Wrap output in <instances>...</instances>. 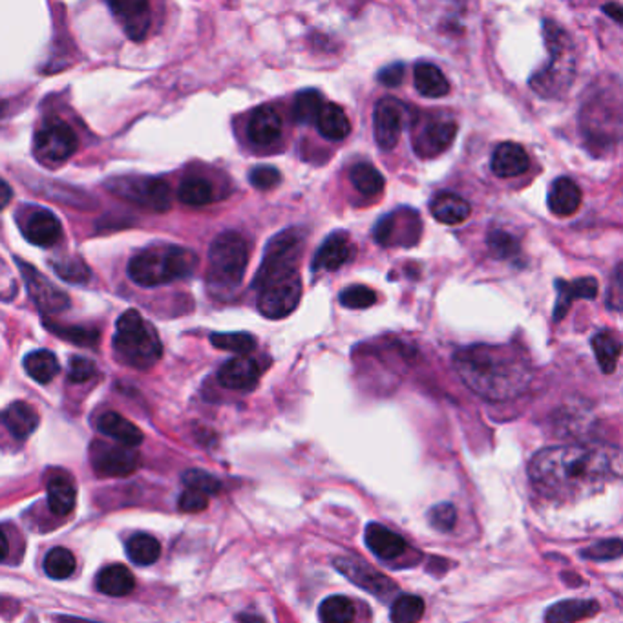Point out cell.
Here are the masks:
<instances>
[{"mask_svg": "<svg viewBox=\"0 0 623 623\" xmlns=\"http://www.w3.org/2000/svg\"><path fill=\"white\" fill-rule=\"evenodd\" d=\"M209 506V495L196 492V490H185L180 497V508L189 514L202 512Z\"/></svg>", "mask_w": 623, "mask_h": 623, "instance_id": "obj_53", "label": "cell"}, {"mask_svg": "<svg viewBox=\"0 0 623 623\" xmlns=\"http://www.w3.org/2000/svg\"><path fill=\"white\" fill-rule=\"evenodd\" d=\"M530 167L526 151L517 143H501L492 156V171L499 178L523 176Z\"/></svg>", "mask_w": 623, "mask_h": 623, "instance_id": "obj_23", "label": "cell"}, {"mask_svg": "<svg viewBox=\"0 0 623 623\" xmlns=\"http://www.w3.org/2000/svg\"><path fill=\"white\" fill-rule=\"evenodd\" d=\"M373 118L377 145L382 151L395 149L400 140L406 118V109L402 107V103L393 98H384L377 103Z\"/></svg>", "mask_w": 623, "mask_h": 623, "instance_id": "obj_15", "label": "cell"}, {"mask_svg": "<svg viewBox=\"0 0 623 623\" xmlns=\"http://www.w3.org/2000/svg\"><path fill=\"white\" fill-rule=\"evenodd\" d=\"M45 570L52 579H67L76 570V556L63 546H56L47 554Z\"/></svg>", "mask_w": 623, "mask_h": 623, "instance_id": "obj_41", "label": "cell"}, {"mask_svg": "<svg viewBox=\"0 0 623 623\" xmlns=\"http://www.w3.org/2000/svg\"><path fill=\"white\" fill-rule=\"evenodd\" d=\"M265 368L267 366H264L258 358L247 355L236 357L222 366V369L218 371V380L223 388L229 389H253Z\"/></svg>", "mask_w": 623, "mask_h": 623, "instance_id": "obj_17", "label": "cell"}, {"mask_svg": "<svg viewBox=\"0 0 623 623\" xmlns=\"http://www.w3.org/2000/svg\"><path fill=\"white\" fill-rule=\"evenodd\" d=\"M322 623H351L355 619V603L346 596H329L320 605Z\"/></svg>", "mask_w": 623, "mask_h": 623, "instance_id": "obj_39", "label": "cell"}, {"mask_svg": "<svg viewBox=\"0 0 623 623\" xmlns=\"http://www.w3.org/2000/svg\"><path fill=\"white\" fill-rule=\"evenodd\" d=\"M424 616V599L413 594L399 596L389 610L393 623H419Z\"/></svg>", "mask_w": 623, "mask_h": 623, "instance_id": "obj_38", "label": "cell"}, {"mask_svg": "<svg viewBox=\"0 0 623 623\" xmlns=\"http://www.w3.org/2000/svg\"><path fill=\"white\" fill-rule=\"evenodd\" d=\"M45 326L56 335H59L63 340H68L78 346L88 348V346H96L99 340V333L96 329L76 327V326H57V324H52L50 320H45Z\"/></svg>", "mask_w": 623, "mask_h": 623, "instance_id": "obj_44", "label": "cell"}, {"mask_svg": "<svg viewBox=\"0 0 623 623\" xmlns=\"http://www.w3.org/2000/svg\"><path fill=\"white\" fill-rule=\"evenodd\" d=\"M322 107H324V101L317 90L300 92L295 99V105H293L295 121L304 123V125L317 123V118H318Z\"/></svg>", "mask_w": 623, "mask_h": 623, "instance_id": "obj_42", "label": "cell"}, {"mask_svg": "<svg viewBox=\"0 0 623 623\" xmlns=\"http://www.w3.org/2000/svg\"><path fill=\"white\" fill-rule=\"evenodd\" d=\"M453 366L473 393L493 402L519 397L532 380L526 357L510 346L477 344L464 348L455 355Z\"/></svg>", "mask_w": 623, "mask_h": 623, "instance_id": "obj_2", "label": "cell"}, {"mask_svg": "<svg viewBox=\"0 0 623 623\" xmlns=\"http://www.w3.org/2000/svg\"><path fill=\"white\" fill-rule=\"evenodd\" d=\"M282 118L273 107H260L253 114L247 132L254 145L267 147L278 141V138L282 136Z\"/></svg>", "mask_w": 623, "mask_h": 623, "instance_id": "obj_24", "label": "cell"}, {"mask_svg": "<svg viewBox=\"0 0 623 623\" xmlns=\"http://www.w3.org/2000/svg\"><path fill=\"white\" fill-rule=\"evenodd\" d=\"M17 264H19V269L23 273L25 284L30 291V296L41 311H45L48 315H57V313H63L70 307V298L65 291H61L56 284H52L45 275H41L30 264H26L23 260H17Z\"/></svg>", "mask_w": 623, "mask_h": 623, "instance_id": "obj_13", "label": "cell"}, {"mask_svg": "<svg viewBox=\"0 0 623 623\" xmlns=\"http://www.w3.org/2000/svg\"><path fill=\"white\" fill-rule=\"evenodd\" d=\"M76 486L67 477H54L48 483V506L56 515H68L76 506Z\"/></svg>", "mask_w": 623, "mask_h": 623, "instance_id": "obj_34", "label": "cell"}, {"mask_svg": "<svg viewBox=\"0 0 623 623\" xmlns=\"http://www.w3.org/2000/svg\"><path fill=\"white\" fill-rule=\"evenodd\" d=\"M317 127H318L320 134L331 141H340V140L348 138L351 132L349 118L346 116L344 109L335 105V103H324L318 118H317Z\"/></svg>", "mask_w": 623, "mask_h": 623, "instance_id": "obj_30", "label": "cell"}, {"mask_svg": "<svg viewBox=\"0 0 623 623\" xmlns=\"http://www.w3.org/2000/svg\"><path fill=\"white\" fill-rule=\"evenodd\" d=\"M25 236L39 247H54L63 234L57 216L47 209H32L23 220Z\"/></svg>", "mask_w": 623, "mask_h": 623, "instance_id": "obj_18", "label": "cell"}, {"mask_svg": "<svg viewBox=\"0 0 623 623\" xmlns=\"http://www.w3.org/2000/svg\"><path fill=\"white\" fill-rule=\"evenodd\" d=\"M421 236V216L411 209H399L384 216L375 227V240L380 245H413Z\"/></svg>", "mask_w": 623, "mask_h": 623, "instance_id": "obj_12", "label": "cell"}, {"mask_svg": "<svg viewBox=\"0 0 623 623\" xmlns=\"http://www.w3.org/2000/svg\"><path fill=\"white\" fill-rule=\"evenodd\" d=\"M107 187L121 200L138 203L140 207L151 209L154 213H163L171 209V187L160 178H114L107 182Z\"/></svg>", "mask_w": 623, "mask_h": 623, "instance_id": "obj_8", "label": "cell"}, {"mask_svg": "<svg viewBox=\"0 0 623 623\" xmlns=\"http://www.w3.org/2000/svg\"><path fill=\"white\" fill-rule=\"evenodd\" d=\"M581 556L587 559H594V561L618 559L621 556V541L618 537H614V539H605V541L594 543V545L587 546L581 552Z\"/></svg>", "mask_w": 623, "mask_h": 623, "instance_id": "obj_49", "label": "cell"}, {"mask_svg": "<svg viewBox=\"0 0 623 623\" xmlns=\"http://www.w3.org/2000/svg\"><path fill=\"white\" fill-rule=\"evenodd\" d=\"M12 200H14L12 187L5 180H0V211H3L5 207H8Z\"/></svg>", "mask_w": 623, "mask_h": 623, "instance_id": "obj_55", "label": "cell"}, {"mask_svg": "<svg viewBox=\"0 0 623 623\" xmlns=\"http://www.w3.org/2000/svg\"><path fill=\"white\" fill-rule=\"evenodd\" d=\"M52 265L56 273L67 282L85 284L90 280V269L79 258H61V260H56Z\"/></svg>", "mask_w": 623, "mask_h": 623, "instance_id": "obj_45", "label": "cell"}, {"mask_svg": "<svg viewBox=\"0 0 623 623\" xmlns=\"http://www.w3.org/2000/svg\"><path fill=\"white\" fill-rule=\"evenodd\" d=\"M364 541L368 548L382 561H393L400 557L408 548V543L404 541V537H400L397 532L379 523H369L366 526Z\"/></svg>", "mask_w": 623, "mask_h": 623, "instance_id": "obj_19", "label": "cell"}, {"mask_svg": "<svg viewBox=\"0 0 623 623\" xmlns=\"http://www.w3.org/2000/svg\"><path fill=\"white\" fill-rule=\"evenodd\" d=\"M528 475L548 499H583L621 477V452L610 444L545 448L532 457Z\"/></svg>", "mask_w": 623, "mask_h": 623, "instance_id": "obj_1", "label": "cell"}, {"mask_svg": "<svg viewBox=\"0 0 623 623\" xmlns=\"http://www.w3.org/2000/svg\"><path fill=\"white\" fill-rule=\"evenodd\" d=\"M249 182L254 189L258 191H271L275 187L280 185L282 182V174L275 169V167H269V165H264V167H256L251 171L249 174Z\"/></svg>", "mask_w": 623, "mask_h": 623, "instance_id": "obj_50", "label": "cell"}, {"mask_svg": "<svg viewBox=\"0 0 623 623\" xmlns=\"http://www.w3.org/2000/svg\"><path fill=\"white\" fill-rule=\"evenodd\" d=\"M240 623H265L260 616H256V614H242L240 618Z\"/></svg>", "mask_w": 623, "mask_h": 623, "instance_id": "obj_57", "label": "cell"}, {"mask_svg": "<svg viewBox=\"0 0 623 623\" xmlns=\"http://www.w3.org/2000/svg\"><path fill=\"white\" fill-rule=\"evenodd\" d=\"M355 254V247L348 236V233L331 234L318 249L313 269L315 271H337L344 264H348Z\"/></svg>", "mask_w": 623, "mask_h": 623, "instance_id": "obj_20", "label": "cell"}, {"mask_svg": "<svg viewBox=\"0 0 623 623\" xmlns=\"http://www.w3.org/2000/svg\"><path fill=\"white\" fill-rule=\"evenodd\" d=\"M302 298V280L298 271L269 282L260 289L258 309L265 318L280 320L291 315Z\"/></svg>", "mask_w": 623, "mask_h": 623, "instance_id": "obj_9", "label": "cell"}, {"mask_svg": "<svg viewBox=\"0 0 623 623\" xmlns=\"http://www.w3.org/2000/svg\"><path fill=\"white\" fill-rule=\"evenodd\" d=\"M304 233L300 229H287L276 234L264 254L262 265L256 273L253 287L262 289L273 280L296 273V264L302 256Z\"/></svg>", "mask_w": 623, "mask_h": 623, "instance_id": "obj_7", "label": "cell"}, {"mask_svg": "<svg viewBox=\"0 0 623 623\" xmlns=\"http://www.w3.org/2000/svg\"><path fill=\"white\" fill-rule=\"evenodd\" d=\"M211 344L223 351L238 353L245 357L256 349V340L251 333H213Z\"/></svg>", "mask_w": 623, "mask_h": 623, "instance_id": "obj_43", "label": "cell"}, {"mask_svg": "<svg viewBox=\"0 0 623 623\" xmlns=\"http://www.w3.org/2000/svg\"><path fill=\"white\" fill-rule=\"evenodd\" d=\"M351 183L355 185V189L364 194V196H377L384 191V176L369 163H357L351 169Z\"/></svg>", "mask_w": 623, "mask_h": 623, "instance_id": "obj_37", "label": "cell"}, {"mask_svg": "<svg viewBox=\"0 0 623 623\" xmlns=\"http://www.w3.org/2000/svg\"><path fill=\"white\" fill-rule=\"evenodd\" d=\"M377 302V293L366 286H349L340 293V304L349 309H368Z\"/></svg>", "mask_w": 623, "mask_h": 623, "instance_id": "obj_46", "label": "cell"}, {"mask_svg": "<svg viewBox=\"0 0 623 623\" xmlns=\"http://www.w3.org/2000/svg\"><path fill=\"white\" fill-rule=\"evenodd\" d=\"M404 79V65L395 63L379 74V81L386 87H399Z\"/></svg>", "mask_w": 623, "mask_h": 623, "instance_id": "obj_54", "label": "cell"}, {"mask_svg": "<svg viewBox=\"0 0 623 623\" xmlns=\"http://www.w3.org/2000/svg\"><path fill=\"white\" fill-rule=\"evenodd\" d=\"M592 349L596 353V358H597V364H599L601 371L607 373V375L612 373L616 369V364H618V358H619V351H621V344L614 337V333L599 331L597 335H594Z\"/></svg>", "mask_w": 623, "mask_h": 623, "instance_id": "obj_35", "label": "cell"}, {"mask_svg": "<svg viewBox=\"0 0 623 623\" xmlns=\"http://www.w3.org/2000/svg\"><path fill=\"white\" fill-rule=\"evenodd\" d=\"M247 264V242L238 233H223L209 249V282L216 287L233 289L242 284Z\"/></svg>", "mask_w": 623, "mask_h": 623, "instance_id": "obj_6", "label": "cell"}, {"mask_svg": "<svg viewBox=\"0 0 623 623\" xmlns=\"http://www.w3.org/2000/svg\"><path fill=\"white\" fill-rule=\"evenodd\" d=\"M98 430L129 448H136L143 442V431L134 422H130L116 411L103 413L98 419Z\"/></svg>", "mask_w": 623, "mask_h": 623, "instance_id": "obj_26", "label": "cell"}, {"mask_svg": "<svg viewBox=\"0 0 623 623\" xmlns=\"http://www.w3.org/2000/svg\"><path fill=\"white\" fill-rule=\"evenodd\" d=\"M556 289H557V300H556V309H554V320L559 322L568 313L574 300L596 298L597 280L592 276H583V278H577L574 282L557 280Z\"/></svg>", "mask_w": 623, "mask_h": 623, "instance_id": "obj_22", "label": "cell"}, {"mask_svg": "<svg viewBox=\"0 0 623 623\" xmlns=\"http://www.w3.org/2000/svg\"><path fill=\"white\" fill-rule=\"evenodd\" d=\"M136 587L134 574L125 565L105 566L98 576V588L107 596H129Z\"/></svg>", "mask_w": 623, "mask_h": 623, "instance_id": "obj_31", "label": "cell"}, {"mask_svg": "<svg viewBox=\"0 0 623 623\" xmlns=\"http://www.w3.org/2000/svg\"><path fill=\"white\" fill-rule=\"evenodd\" d=\"M198 269V254L187 247L169 245L163 249H147L132 256L129 276L141 287H156L174 280L189 278Z\"/></svg>", "mask_w": 623, "mask_h": 623, "instance_id": "obj_3", "label": "cell"}, {"mask_svg": "<svg viewBox=\"0 0 623 623\" xmlns=\"http://www.w3.org/2000/svg\"><path fill=\"white\" fill-rule=\"evenodd\" d=\"M25 369H26V373H28L36 382H39V384H48V382H52V380L57 377L61 366H59L57 357H56L52 351H48V349H39V351H34V353L26 355V358H25Z\"/></svg>", "mask_w": 623, "mask_h": 623, "instance_id": "obj_33", "label": "cell"}, {"mask_svg": "<svg viewBox=\"0 0 623 623\" xmlns=\"http://www.w3.org/2000/svg\"><path fill=\"white\" fill-rule=\"evenodd\" d=\"M333 565L338 572H342L351 583H355L357 587H360L362 590L379 596V597H386L389 596L397 587L395 583L384 576L382 572L375 570L371 565H368L366 561L353 557V556H340L333 559Z\"/></svg>", "mask_w": 623, "mask_h": 623, "instance_id": "obj_14", "label": "cell"}, {"mask_svg": "<svg viewBox=\"0 0 623 623\" xmlns=\"http://www.w3.org/2000/svg\"><path fill=\"white\" fill-rule=\"evenodd\" d=\"M415 88L422 98L439 99L448 96L450 83L435 65L421 63L415 68Z\"/></svg>", "mask_w": 623, "mask_h": 623, "instance_id": "obj_32", "label": "cell"}, {"mask_svg": "<svg viewBox=\"0 0 623 623\" xmlns=\"http://www.w3.org/2000/svg\"><path fill=\"white\" fill-rule=\"evenodd\" d=\"M428 519L435 530L450 532L457 523V510L452 503H441L428 512Z\"/></svg>", "mask_w": 623, "mask_h": 623, "instance_id": "obj_48", "label": "cell"}, {"mask_svg": "<svg viewBox=\"0 0 623 623\" xmlns=\"http://www.w3.org/2000/svg\"><path fill=\"white\" fill-rule=\"evenodd\" d=\"M599 603L594 599H563L545 612L546 623H576L597 614Z\"/></svg>", "mask_w": 623, "mask_h": 623, "instance_id": "obj_27", "label": "cell"}, {"mask_svg": "<svg viewBox=\"0 0 623 623\" xmlns=\"http://www.w3.org/2000/svg\"><path fill=\"white\" fill-rule=\"evenodd\" d=\"M110 10L123 25L132 41H143L151 26V6L147 3H109Z\"/></svg>", "mask_w": 623, "mask_h": 623, "instance_id": "obj_21", "label": "cell"}, {"mask_svg": "<svg viewBox=\"0 0 623 623\" xmlns=\"http://www.w3.org/2000/svg\"><path fill=\"white\" fill-rule=\"evenodd\" d=\"M178 198L182 203L191 207H203L213 202L214 192L213 185L203 178H187L178 191Z\"/></svg>", "mask_w": 623, "mask_h": 623, "instance_id": "obj_40", "label": "cell"}, {"mask_svg": "<svg viewBox=\"0 0 623 623\" xmlns=\"http://www.w3.org/2000/svg\"><path fill=\"white\" fill-rule=\"evenodd\" d=\"M183 483H185L187 490H196V492H202V493H205L209 497L222 490V483L214 475H211V473H207L203 470H189V472H185L183 473Z\"/></svg>", "mask_w": 623, "mask_h": 623, "instance_id": "obj_47", "label": "cell"}, {"mask_svg": "<svg viewBox=\"0 0 623 623\" xmlns=\"http://www.w3.org/2000/svg\"><path fill=\"white\" fill-rule=\"evenodd\" d=\"M8 431L17 439H28L39 426V413L28 402H14L3 415Z\"/></svg>", "mask_w": 623, "mask_h": 623, "instance_id": "obj_29", "label": "cell"}, {"mask_svg": "<svg viewBox=\"0 0 623 623\" xmlns=\"http://www.w3.org/2000/svg\"><path fill=\"white\" fill-rule=\"evenodd\" d=\"M10 554V541H8V535L6 532L0 528V563H3Z\"/></svg>", "mask_w": 623, "mask_h": 623, "instance_id": "obj_56", "label": "cell"}, {"mask_svg": "<svg viewBox=\"0 0 623 623\" xmlns=\"http://www.w3.org/2000/svg\"><path fill=\"white\" fill-rule=\"evenodd\" d=\"M488 247L497 258H510L517 253V242L503 231H492L488 234Z\"/></svg>", "mask_w": 623, "mask_h": 623, "instance_id": "obj_51", "label": "cell"}, {"mask_svg": "<svg viewBox=\"0 0 623 623\" xmlns=\"http://www.w3.org/2000/svg\"><path fill=\"white\" fill-rule=\"evenodd\" d=\"M114 349L125 364L136 369H149L163 357V346L156 329L134 309H129L119 317Z\"/></svg>", "mask_w": 623, "mask_h": 623, "instance_id": "obj_4", "label": "cell"}, {"mask_svg": "<svg viewBox=\"0 0 623 623\" xmlns=\"http://www.w3.org/2000/svg\"><path fill=\"white\" fill-rule=\"evenodd\" d=\"M433 218L444 225H459L466 222L472 214V207L466 200L457 194L442 192L433 198L430 207Z\"/></svg>", "mask_w": 623, "mask_h": 623, "instance_id": "obj_28", "label": "cell"}, {"mask_svg": "<svg viewBox=\"0 0 623 623\" xmlns=\"http://www.w3.org/2000/svg\"><path fill=\"white\" fill-rule=\"evenodd\" d=\"M140 466V453L129 446L105 444L94 453V468L103 477H127Z\"/></svg>", "mask_w": 623, "mask_h": 623, "instance_id": "obj_16", "label": "cell"}, {"mask_svg": "<svg viewBox=\"0 0 623 623\" xmlns=\"http://www.w3.org/2000/svg\"><path fill=\"white\" fill-rule=\"evenodd\" d=\"M96 375V364L85 357H74L70 360V369H68V379L72 382H87Z\"/></svg>", "mask_w": 623, "mask_h": 623, "instance_id": "obj_52", "label": "cell"}, {"mask_svg": "<svg viewBox=\"0 0 623 623\" xmlns=\"http://www.w3.org/2000/svg\"><path fill=\"white\" fill-rule=\"evenodd\" d=\"M545 41L550 59L548 65L532 78V87L541 96L550 98L568 88L574 78V59L572 43L556 23H545Z\"/></svg>", "mask_w": 623, "mask_h": 623, "instance_id": "obj_5", "label": "cell"}, {"mask_svg": "<svg viewBox=\"0 0 623 623\" xmlns=\"http://www.w3.org/2000/svg\"><path fill=\"white\" fill-rule=\"evenodd\" d=\"M78 151V136L65 121H48L36 136V156L41 163H59Z\"/></svg>", "mask_w": 623, "mask_h": 623, "instance_id": "obj_11", "label": "cell"}, {"mask_svg": "<svg viewBox=\"0 0 623 623\" xmlns=\"http://www.w3.org/2000/svg\"><path fill=\"white\" fill-rule=\"evenodd\" d=\"M457 136V121L450 116H430L421 121L413 134L415 154L431 160L446 152Z\"/></svg>", "mask_w": 623, "mask_h": 623, "instance_id": "obj_10", "label": "cell"}, {"mask_svg": "<svg viewBox=\"0 0 623 623\" xmlns=\"http://www.w3.org/2000/svg\"><path fill=\"white\" fill-rule=\"evenodd\" d=\"M127 554L136 565L147 566V565H152L160 559L161 545L154 535L138 534V535L130 537V541L127 543Z\"/></svg>", "mask_w": 623, "mask_h": 623, "instance_id": "obj_36", "label": "cell"}, {"mask_svg": "<svg viewBox=\"0 0 623 623\" xmlns=\"http://www.w3.org/2000/svg\"><path fill=\"white\" fill-rule=\"evenodd\" d=\"M581 205V191L570 178H557L548 192V209L559 218H568Z\"/></svg>", "mask_w": 623, "mask_h": 623, "instance_id": "obj_25", "label": "cell"}]
</instances>
